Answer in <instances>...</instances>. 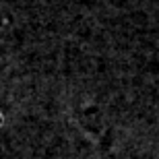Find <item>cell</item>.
I'll return each mask as SVG.
<instances>
[{
  "label": "cell",
  "instance_id": "6da1fadb",
  "mask_svg": "<svg viewBox=\"0 0 159 159\" xmlns=\"http://www.w3.org/2000/svg\"><path fill=\"white\" fill-rule=\"evenodd\" d=\"M2 122H4V118H2V114H0V124H2Z\"/></svg>",
  "mask_w": 159,
  "mask_h": 159
}]
</instances>
